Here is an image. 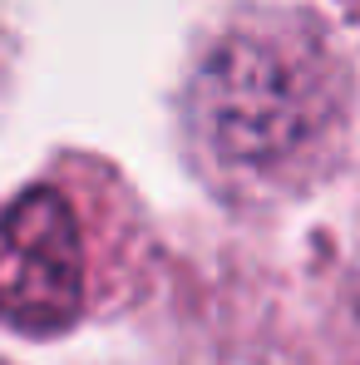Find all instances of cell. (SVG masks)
<instances>
[{"label":"cell","mask_w":360,"mask_h":365,"mask_svg":"<svg viewBox=\"0 0 360 365\" xmlns=\"http://www.w3.org/2000/svg\"><path fill=\"white\" fill-rule=\"evenodd\" d=\"M84 232L60 187H25L0 212V321L60 336L84 311Z\"/></svg>","instance_id":"7a4b0ae2"},{"label":"cell","mask_w":360,"mask_h":365,"mask_svg":"<svg viewBox=\"0 0 360 365\" xmlns=\"http://www.w3.org/2000/svg\"><path fill=\"white\" fill-rule=\"evenodd\" d=\"M346 99V64L311 20L277 10L242 15L187 79L192 148L232 187H301L336 158Z\"/></svg>","instance_id":"6da1fadb"}]
</instances>
